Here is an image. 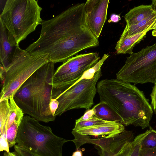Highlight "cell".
<instances>
[{
	"label": "cell",
	"instance_id": "12",
	"mask_svg": "<svg viewBox=\"0 0 156 156\" xmlns=\"http://www.w3.org/2000/svg\"><path fill=\"white\" fill-rule=\"evenodd\" d=\"M124 126L119 122H110L72 131L77 134L93 139L114 137L125 130Z\"/></svg>",
	"mask_w": 156,
	"mask_h": 156
},
{
	"label": "cell",
	"instance_id": "10",
	"mask_svg": "<svg viewBox=\"0 0 156 156\" xmlns=\"http://www.w3.org/2000/svg\"><path fill=\"white\" fill-rule=\"evenodd\" d=\"M109 0H87L85 3V17L90 30L97 39L106 20Z\"/></svg>",
	"mask_w": 156,
	"mask_h": 156
},
{
	"label": "cell",
	"instance_id": "9",
	"mask_svg": "<svg viewBox=\"0 0 156 156\" xmlns=\"http://www.w3.org/2000/svg\"><path fill=\"white\" fill-rule=\"evenodd\" d=\"M42 66L23 84L13 96L15 101L24 113L34 119L35 90L42 74Z\"/></svg>",
	"mask_w": 156,
	"mask_h": 156
},
{
	"label": "cell",
	"instance_id": "25",
	"mask_svg": "<svg viewBox=\"0 0 156 156\" xmlns=\"http://www.w3.org/2000/svg\"><path fill=\"white\" fill-rule=\"evenodd\" d=\"M95 107L94 106L92 109L87 110L84 115L79 119L76 120V122L87 120L92 118L95 116Z\"/></svg>",
	"mask_w": 156,
	"mask_h": 156
},
{
	"label": "cell",
	"instance_id": "34",
	"mask_svg": "<svg viewBox=\"0 0 156 156\" xmlns=\"http://www.w3.org/2000/svg\"><path fill=\"white\" fill-rule=\"evenodd\" d=\"M10 154L11 156H20L18 153L15 151L11 152H10Z\"/></svg>",
	"mask_w": 156,
	"mask_h": 156
},
{
	"label": "cell",
	"instance_id": "16",
	"mask_svg": "<svg viewBox=\"0 0 156 156\" xmlns=\"http://www.w3.org/2000/svg\"><path fill=\"white\" fill-rule=\"evenodd\" d=\"M152 28L135 35L122 39H119L115 47L117 54H132L133 47L144 39L147 33L151 30Z\"/></svg>",
	"mask_w": 156,
	"mask_h": 156
},
{
	"label": "cell",
	"instance_id": "21",
	"mask_svg": "<svg viewBox=\"0 0 156 156\" xmlns=\"http://www.w3.org/2000/svg\"><path fill=\"white\" fill-rule=\"evenodd\" d=\"M9 101L10 110L6 125V131L16 120L23 119L24 116L23 111L16 103L13 96L9 98Z\"/></svg>",
	"mask_w": 156,
	"mask_h": 156
},
{
	"label": "cell",
	"instance_id": "28",
	"mask_svg": "<svg viewBox=\"0 0 156 156\" xmlns=\"http://www.w3.org/2000/svg\"><path fill=\"white\" fill-rule=\"evenodd\" d=\"M151 99V105L153 111L155 114L156 113V83L154 84L152 87L151 92L150 94Z\"/></svg>",
	"mask_w": 156,
	"mask_h": 156
},
{
	"label": "cell",
	"instance_id": "36",
	"mask_svg": "<svg viewBox=\"0 0 156 156\" xmlns=\"http://www.w3.org/2000/svg\"></svg>",
	"mask_w": 156,
	"mask_h": 156
},
{
	"label": "cell",
	"instance_id": "27",
	"mask_svg": "<svg viewBox=\"0 0 156 156\" xmlns=\"http://www.w3.org/2000/svg\"><path fill=\"white\" fill-rule=\"evenodd\" d=\"M139 156H156V148L141 149L140 148Z\"/></svg>",
	"mask_w": 156,
	"mask_h": 156
},
{
	"label": "cell",
	"instance_id": "33",
	"mask_svg": "<svg viewBox=\"0 0 156 156\" xmlns=\"http://www.w3.org/2000/svg\"><path fill=\"white\" fill-rule=\"evenodd\" d=\"M151 5L153 10L156 12V0H152V4Z\"/></svg>",
	"mask_w": 156,
	"mask_h": 156
},
{
	"label": "cell",
	"instance_id": "31",
	"mask_svg": "<svg viewBox=\"0 0 156 156\" xmlns=\"http://www.w3.org/2000/svg\"><path fill=\"white\" fill-rule=\"evenodd\" d=\"M72 156H83L82 152L80 148L77 149L72 154Z\"/></svg>",
	"mask_w": 156,
	"mask_h": 156
},
{
	"label": "cell",
	"instance_id": "11",
	"mask_svg": "<svg viewBox=\"0 0 156 156\" xmlns=\"http://www.w3.org/2000/svg\"><path fill=\"white\" fill-rule=\"evenodd\" d=\"M99 59H96L82 64L59 76L50 78L48 83L53 88L52 98L55 99L73 85L85 71L93 66Z\"/></svg>",
	"mask_w": 156,
	"mask_h": 156
},
{
	"label": "cell",
	"instance_id": "19",
	"mask_svg": "<svg viewBox=\"0 0 156 156\" xmlns=\"http://www.w3.org/2000/svg\"><path fill=\"white\" fill-rule=\"evenodd\" d=\"M94 106L96 117L103 120L121 123L122 120L119 116L107 105L100 102Z\"/></svg>",
	"mask_w": 156,
	"mask_h": 156
},
{
	"label": "cell",
	"instance_id": "23",
	"mask_svg": "<svg viewBox=\"0 0 156 156\" xmlns=\"http://www.w3.org/2000/svg\"><path fill=\"white\" fill-rule=\"evenodd\" d=\"M22 120L23 119L16 120L8 128L6 131V137L9 147H11L15 145L18 129Z\"/></svg>",
	"mask_w": 156,
	"mask_h": 156
},
{
	"label": "cell",
	"instance_id": "30",
	"mask_svg": "<svg viewBox=\"0 0 156 156\" xmlns=\"http://www.w3.org/2000/svg\"><path fill=\"white\" fill-rule=\"evenodd\" d=\"M121 19L120 15L119 14H112L109 20H108L109 23L118 22Z\"/></svg>",
	"mask_w": 156,
	"mask_h": 156
},
{
	"label": "cell",
	"instance_id": "17",
	"mask_svg": "<svg viewBox=\"0 0 156 156\" xmlns=\"http://www.w3.org/2000/svg\"><path fill=\"white\" fill-rule=\"evenodd\" d=\"M156 22V12L137 23L126 26L119 39H122L143 32L152 27Z\"/></svg>",
	"mask_w": 156,
	"mask_h": 156
},
{
	"label": "cell",
	"instance_id": "15",
	"mask_svg": "<svg viewBox=\"0 0 156 156\" xmlns=\"http://www.w3.org/2000/svg\"><path fill=\"white\" fill-rule=\"evenodd\" d=\"M156 12L151 5H141L131 9L124 16L126 26L135 25Z\"/></svg>",
	"mask_w": 156,
	"mask_h": 156
},
{
	"label": "cell",
	"instance_id": "5",
	"mask_svg": "<svg viewBox=\"0 0 156 156\" xmlns=\"http://www.w3.org/2000/svg\"><path fill=\"white\" fill-rule=\"evenodd\" d=\"M42 8L35 0H7L0 21L15 38L18 45L41 24Z\"/></svg>",
	"mask_w": 156,
	"mask_h": 156
},
{
	"label": "cell",
	"instance_id": "29",
	"mask_svg": "<svg viewBox=\"0 0 156 156\" xmlns=\"http://www.w3.org/2000/svg\"><path fill=\"white\" fill-rule=\"evenodd\" d=\"M59 104V102L56 99H51L50 103L49 106L51 113L54 116H55V115L56 110L58 108Z\"/></svg>",
	"mask_w": 156,
	"mask_h": 156
},
{
	"label": "cell",
	"instance_id": "7",
	"mask_svg": "<svg viewBox=\"0 0 156 156\" xmlns=\"http://www.w3.org/2000/svg\"><path fill=\"white\" fill-rule=\"evenodd\" d=\"M102 75L101 68L93 78L81 80L60 94L55 98L59 104L55 115L60 116L73 109H90L97 91L96 83Z\"/></svg>",
	"mask_w": 156,
	"mask_h": 156
},
{
	"label": "cell",
	"instance_id": "4",
	"mask_svg": "<svg viewBox=\"0 0 156 156\" xmlns=\"http://www.w3.org/2000/svg\"><path fill=\"white\" fill-rule=\"evenodd\" d=\"M48 62V54L30 53L18 46L7 67L4 69L0 65V101L13 96L35 71Z\"/></svg>",
	"mask_w": 156,
	"mask_h": 156
},
{
	"label": "cell",
	"instance_id": "8",
	"mask_svg": "<svg viewBox=\"0 0 156 156\" xmlns=\"http://www.w3.org/2000/svg\"><path fill=\"white\" fill-rule=\"evenodd\" d=\"M134 139L132 132L125 130L112 138L93 139L83 136L81 138L80 143L81 145L86 144H94L100 156H117L125 144Z\"/></svg>",
	"mask_w": 156,
	"mask_h": 156
},
{
	"label": "cell",
	"instance_id": "20",
	"mask_svg": "<svg viewBox=\"0 0 156 156\" xmlns=\"http://www.w3.org/2000/svg\"><path fill=\"white\" fill-rule=\"evenodd\" d=\"M10 110L9 99L0 101V135L6 136V126Z\"/></svg>",
	"mask_w": 156,
	"mask_h": 156
},
{
	"label": "cell",
	"instance_id": "3",
	"mask_svg": "<svg viewBox=\"0 0 156 156\" xmlns=\"http://www.w3.org/2000/svg\"><path fill=\"white\" fill-rule=\"evenodd\" d=\"M69 140L58 136L49 126L24 116L16 139L17 145L39 156H62L64 144Z\"/></svg>",
	"mask_w": 156,
	"mask_h": 156
},
{
	"label": "cell",
	"instance_id": "14",
	"mask_svg": "<svg viewBox=\"0 0 156 156\" xmlns=\"http://www.w3.org/2000/svg\"><path fill=\"white\" fill-rule=\"evenodd\" d=\"M98 58L100 59V57L98 53L96 52L77 55L63 62L55 70L52 77L59 76L82 64Z\"/></svg>",
	"mask_w": 156,
	"mask_h": 156
},
{
	"label": "cell",
	"instance_id": "35",
	"mask_svg": "<svg viewBox=\"0 0 156 156\" xmlns=\"http://www.w3.org/2000/svg\"><path fill=\"white\" fill-rule=\"evenodd\" d=\"M3 156H11L10 154V152H7L5 151L3 154Z\"/></svg>",
	"mask_w": 156,
	"mask_h": 156
},
{
	"label": "cell",
	"instance_id": "26",
	"mask_svg": "<svg viewBox=\"0 0 156 156\" xmlns=\"http://www.w3.org/2000/svg\"><path fill=\"white\" fill-rule=\"evenodd\" d=\"M9 146L6 137L5 135H0V151L9 152Z\"/></svg>",
	"mask_w": 156,
	"mask_h": 156
},
{
	"label": "cell",
	"instance_id": "18",
	"mask_svg": "<svg viewBox=\"0 0 156 156\" xmlns=\"http://www.w3.org/2000/svg\"><path fill=\"white\" fill-rule=\"evenodd\" d=\"M147 133L140 134L133 140L127 142L118 153L117 156H139L140 143Z\"/></svg>",
	"mask_w": 156,
	"mask_h": 156
},
{
	"label": "cell",
	"instance_id": "32",
	"mask_svg": "<svg viewBox=\"0 0 156 156\" xmlns=\"http://www.w3.org/2000/svg\"><path fill=\"white\" fill-rule=\"evenodd\" d=\"M151 30H153L152 34L154 37H156V22L152 27Z\"/></svg>",
	"mask_w": 156,
	"mask_h": 156
},
{
	"label": "cell",
	"instance_id": "24",
	"mask_svg": "<svg viewBox=\"0 0 156 156\" xmlns=\"http://www.w3.org/2000/svg\"><path fill=\"white\" fill-rule=\"evenodd\" d=\"M110 122L111 121L101 119L94 116L89 119L76 122L75 126L72 130L76 131L82 128L107 123Z\"/></svg>",
	"mask_w": 156,
	"mask_h": 156
},
{
	"label": "cell",
	"instance_id": "1",
	"mask_svg": "<svg viewBox=\"0 0 156 156\" xmlns=\"http://www.w3.org/2000/svg\"><path fill=\"white\" fill-rule=\"evenodd\" d=\"M84 4L78 3L51 19L43 20L39 38L25 50L30 53L48 54L49 62L55 64L98 46L99 41L86 23Z\"/></svg>",
	"mask_w": 156,
	"mask_h": 156
},
{
	"label": "cell",
	"instance_id": "13",
	"mask_svg": "<svg viewBox=\"0 0 156 156\" xmlns=\"http://www.w3.org/2000/svg\"><path fill=\"white\" fill-rule=\"evenodd\" d=\"M19 46L11 34L0 21V61L4 69L10 62Z\"/></svg>",
	"mask_w": 156,
	"mask_h": 156
},
{
	"label": "cell",
	"instance_id": "2",
	"mask_svg": "<svg viewBox=\"0 0 156 156\" xmlns=\"http://www.w3.org/2000/svg\"><path fill=\"white\" fill-rule=\"evenodd\" d=\"M100 102L119 116L121 123L142 129L150 126L153 110L143 92L134 85L116 79L102 80L97 84Z\"/></svg>",
	"mask_w": 156,
	"mask_h": 156
},
{
	"label": "cell",
	"instance_id": "6",
	"mask_svg": "<svg viewBox=\"0 0 156 156\" xmlns=\"http://www.w3.org/2000/svg\"><path fill=\"white\" fill-rule=\"evenodd\" d=\"M117 79L136 85L156 83V43L126 58L116 73Z\"/></svg>",
	"mask_w": 156,
	"mask_h": 156
},
{
	"label": "cell",
	"instance_id": "22",
	"mask_svg": "<svg viewBox=\"0 0 156 156\" xmlns=\"http://www.w3.org/2000/svg\"><path fill=\"white\" fill-rule=\"evenodd\" d=\"M140 144L141 149L156 148V131L150 127Z\"/></svg>",
	"mask_w": 156,
	"mask_h": 156
}]
</instances>
